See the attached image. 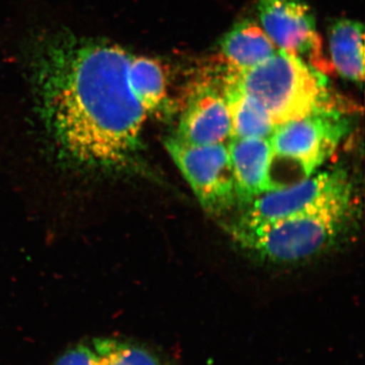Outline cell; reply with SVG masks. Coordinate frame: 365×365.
<instances>
[{
    "mask_svg": "<svg viewBox=\"0 0 365 365\" xmlns=\"http://www.w3.org/2000/svg\"><path fill=\"white\" fill-rule=\"evenodd\" d=\"M351 192L347 174L342 170L318 173L289 187L268 192L249 203L237 225L257 227L299 215L331 199Z\"/></svg>",
    "mask_w": 365,
    "mask_h": 365,
    "instance_id": "obj_7",
    "label": "cell"
},
{
    "mask_svg": "<svg viewBox=\"0 0 365 365\" xmlns=\"http://www.w3.org/2000/svg\"><path fill=\"white\" fill-rule=\"evenodd\" d=\"M93 365H163L155 353L143 346L112 338L93 341Z\"/></svg>",
    "mask_w": 365,
    "mask_h": 365,
    "instance_id": "obj_14",
    "label": "cell"
},
{
    "mask_svg": "<svg viewBox=\"0 0 365 365\" xmlns=\"http://www.w3.org/2000/svg\"><path fill=\"white\" fill-rule=\"evenodd\" d=\"M165 145L205 210L220 213L234 205V175L225 143L193 145L172 136Z\"/></svg>",
    "mask_w": 365,
    "mask_h": 365,
    "instance_id": "obj_5",
    "label": "cell"
},
{
    "mask_svg": "<svg viewBox=\"0 0 365 365\" xmlns=\"http://www.w3.org/2000/svg\"><path fill=\"white\" fill-rule=\"evenodd\" d=\"M133 55L66 31L31 43L26 64L41 120L67 165L105 173L130 165L148 117L129 83Z\"/></svg>",
    "mask_w": 365,
    "mask_h": 365,
    "instance_id": "obj_1",
    "label": "cell"
},
{
    "mask_svg": "<svg viewBox=\"0 0 365 365\" xmlns=\"http://www.w3.org/2000/svg\"><path fill=\"white\" fill-rule=\"evenodd\" d=\"M232 71L242 91L267 111L275 126L334 108L323 73L282 50L254 68Z\"/></svg>",
    "mask_w": 365,
    "mask_h": 365,
    "instance_id": "obj_3",
    "label": "cell"
},
{
    "mask_svg": "<svg viewBox=\"0 0 365 365\" xmlns=\"http://www.w3.org/2000/svg\"><path fill=\"white\" fill-rule=\"evenodd\" d=\"M348 131V120L328 108L278 125L269 139L274 157L297 163L307 178L335 153Z\"/></svg>",
    "mask_w": 365,
    "mask_h": 365,
    "instance_id": "obj_4",
    "label": "cell"
},
{
    "mask_svg": "<svg viewBox=\"0 0 365 365\" xmlns=\"http://www.w3.org/2000/svg\"><path fill=\"white\" fill-rule=\"evenodd\" d=\"M333 67L342 78L361 86L364 81V26L340 19L329 30Z\"/></svg>",
    "mask_w": 365,
    "mask_h": 365,
    "instance_id": "obj_12",
    "label": "cell"
},
{
    "mask_svg": "<svg viewBox=\"0 0 365 365\" xmlns=\"http://www.w3.org/2000/svg\"><path fill=\"white\" fill-rule=\"evenodd\" d=\"M351 192L277 222L232 227L235 242L274 263H294L316 256L332 245L352 217Z\"/></svg>",
    "mask_w": 365,
    "mask_h": 365,
    "instance_id": "obj_2",
    "label": "cell"
},
{
    "mask_svg": "<svg viewBox=\"0 0 365 365\" xmlns=\"http://www.w3.org/2000/svg\"><path fill=\"white\" fill-rule=\"evenodd\" d=\"M230 118L223 95L222 78L195 86L180 118L179 140L193 145L225 143L230 138Z\"/></svg>",
    "mask_w": 365,
    "mask_h": 365,
    "instance_id": "obj_8",
    "label": "cell"
},
{
    "mask_svg": "<svg viewBox=\"0 0 365 365\" xmlns=\"http://www.w3.org/2000/svg\"><path fill=\"white\" fill-rule=\"evenodd\" d=\"M95 353L88 346L78 344L64 352L54 365H93Z\"/></svg>",
    "mask_w": 365,
    "mask_h": 365,
    "instance_id": "obj_15",
    "label": "cell"
},
{
    "mask_svg": "<svg viewBox=\"0 0 365 365\" xmlns=\"http://www.w3.org/2000/svg\"><path fill=\"white\" fill-rule=\"evenodd\" d=\"M237 199L250 203L268 192L281 188L273 181L274 160L269 138H232L227 145Z\"/></svg>",
    "mask_w": 365,
    "mask_h": 365,
    "instance_id": "obj_9",
    "label": "cell"
},
{
    "mask_svg": "<svg viewBox=\"0 0 365 365\" xmlns=\"http://www.w3.org/2000/svg\"><path fill=\"white\" fill-rule=\"evenodd\" d=\"M129 83L146 114L157 112L167 98V78L163 64L145 56L132 57Z\"/></svg>",
    "mask_w": 365,
    "mask_h": 365,
    "instance_id": "obj_13",
    "label": "cell"
},
{
    "mask_svg": "<svg viewBox=\"0 0 365 365\" xmlns=\"http://www.w3.org/2000/svg\"><path fill=\"white\" fill-rule=\"evenodd\" d=\"M258 14L262 28L279 50L321 73L332 71L322 52L313 11L304 0H259Z\"/></svg>",
    "mask_w": 365,
    "mask_h": 365,
    "instance_id": "obj_6",
    "label": "cell"
},
{
    "mask_svg": "<svg viewBox=\"0 0 365 365\" xmlns=\"http://www.w3.org/2000/svg\"><path fill=\"white\" fill-rule=\"evenodd\" d=\"M220 51L227 68L244 71L260 66L272 57L277 49L256 21L244 20L223 36Z\"/></svg>",
    "mask_w": 365,
    "mask_h": 365,
    "instance_id": "obj_11",
    "label": "cell"
},
{
    "mask_svg": "<svg viewBox=\"0 0 365 365\" xmlns=\"http://www.w3.org/2000/svg\"><path fill=\"white\" fill-rule=\"evenodd\" d=\"M222 86L230 118V138H269L275 124L267 111L242 91L234 73L225 66Z\"/></svg>",
    "mask_w": 365,
    "mask_h": 365,
    "instance_id": "obj_10",
    "label": "cell"
}]
</instances>
